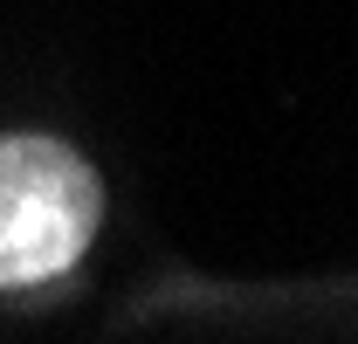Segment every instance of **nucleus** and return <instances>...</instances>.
Returning a JSON list of instances; mask_svg holds the SVG:
<instances>
[{
  "mask_svg": "<svg viewBox=\"0 0 358 344\" xmlns=\"http://www.w3.org/2000/svg\"><path fill=\"white\" fill-rule=\"evenodd\" d=\"M96 214V172L62 138H0V289H28L76 268Z\"/></svg>",
  "mask_w": 358,
  "mask_h": 344,
  "instance_id": "f257e3e1",
  "label": "nucleus"
}]
</instances>
